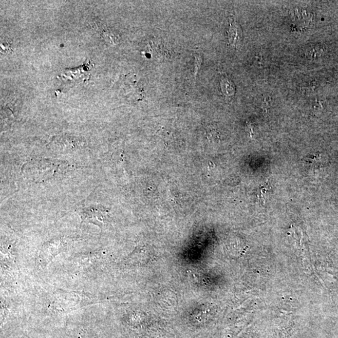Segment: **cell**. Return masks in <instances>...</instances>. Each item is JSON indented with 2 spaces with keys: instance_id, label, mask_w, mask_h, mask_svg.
<instances>
[{
  "instance_id": "obj_1",
  "label": "cell",
  "mask_w": 338,
  "mask_h": 338,
  "mask_svg": "<svg viewBox=\"0 0 338 338\" xmlns=\"http://www.w3.org/2000/svg\"><path fill=\"white\" fill-rule=\"evenodd\" d=\"M107 211L101 205L91 206V207L85 208L82 210V219L87 220L88 222L99 224V223H103L107 217Z\"/></svg>"
},
{
  "instance_id": "obj_2",
  "label": "cell",
  "mask_w": 338,
  "mask_h": 338,
  "mask_svg": "<svg viewBox=\"0 0 338 338\" xmlns=\"http://www.w3.org/2000/svg\"><path fill=\"white\" fill-rule=\"evenodd\" d=\"M241 30L239 26L234 21L231 23L230 29L229 32V39L230 44L233 45L238 44L241 40Z\"/></svg>"
},
{
  "instance_id": "obj_3",
  "label": "cell",
  "mask_w": 338,
  "mask_h": 338,
  "mask_svg": "<svg viewBox=\"0 0 338 338\" xmlns=\"http://www.w3.org/2000/svg\"><path fill=\"white\" fill-rule=\"evenodd\" d=\"M305 53L309 59H315L322 57L325 53V50L320 45L309 46Z\"/></svg>"
},
{
  "instance_id": "obj_4",
  "label": "cell",
  "mask_w": 338,
  "mask_h": 338,
  "mask_svg": "<svg viewBox=\"0 0 338 338\" xmlns=\"http://www.w3.org/2000/svg\"><path fill=\"white\" fill-rule=\"evenodd\" d=\"M1 50L2 52L5 54H8L9 53V52H12V50H11V47L10 45L8 44V42H2Z\"/></svg>"
},
{
  "instance_id": "obj_5",
  "label": "cell",
  "mask_w": 338,
  "mask_h": 338,
  "mask_svg": "<svg viewBox=\"0 0 338 338\" xmlns=\"http://www.w3.org/2000/svg\"><path fill=\"white\" fill-rule=\"evenodd\" d=\"M266 191H267V189L265 188V187H260L259 189V199L260 200H263L264 202H265L266 199V197L265 196H266Z\"/></svg>"
}]
</instances>
